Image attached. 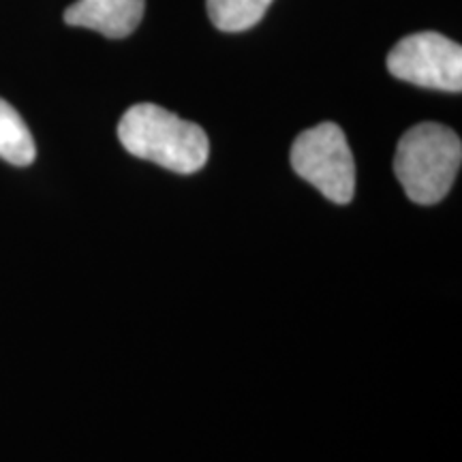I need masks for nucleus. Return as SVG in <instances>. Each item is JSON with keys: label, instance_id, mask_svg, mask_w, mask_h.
Wrapping results in <instances>:
<instances>
[{"label": "nucleus", "instance_id": "f257e3e1", "mask_svg": "<svg viewBox=\"0 0 462 462\" xmlns=\"http://www.w3.org/2000/svg\"><path fill=\"white\" fill-rule=\"evenodd\" d=\"M126 152L176 173H195L206 165L210 142L199 125L182 120L154 103H137L118 123Z\"/></svg>", "mask_w": 462, "mask_h": 462}, {"label": "nucleus", "instance_id": "f03ea898", "mask_svg": "<svg viewBox=\"0 0 462 462\" xmlns=\"http://www.w3.org/2000/svg\"><path fill=\"white\" fill-rule=\"evenodd\" d=\"M462 163V142L446 125L421 123L401 137L394 171L407 198L420 206L441 201Z\"/></svg>", "mask_w": 462, "mask_h": 462}, {"label": "nucleus", "instance_id": "7ed1b4c3", "mask_svg": "<svg viewBox=\"0 0 462 462\" xmlns=\"http://www.w3.org/2000/svg\"><path fill=\"white\" fill-rule=\"evenodd\" d=\"M291 167L334 204H349L356 193V163L343 129L321 123L300 133L291 146Z\"/></svg>", "mask_w": 462, "mask_h": 462}, {"label": "nucleus", "instance_id": "20e7f679", "mask_svg": "<svg viewBox=\"0 0 462 462\" xmlns=\"http://www.w3.org/2000/svg\"><path fill=\"white\" fill-rule=\"evenodd\" d=\"M388 71L421 88L462 90V48L439 32H413L388 54Z\"/></svg>", "mask_w": 462, "mask_h": 462}, {"label": "nucleus", "instance_id": "39448f33", "mask_svg": "<svg viewBox=\"0 0 462 462\" xmlns=\"http://www.w3.org/2000/svg\"><path fill=\"white\" fill-rule=\"evenodd\" d=\"M143 11L146 0H78L65 11V22L107 39H125L140 26Z\"/></svg>", "mask_w": 462, "mask_h": 462}, {"label": "nucleus", "instance_id": "423d86ee", "mask_svg": "<svg viewBox=\"0 0 462 462\" xmlns=\"http://www.w3.org/2000/svg\"><path fill=\"white\" fill-rule=\"evenodd\" d=\"M37 157V146L22 116L0 99V159L11 165L26 167Z\"/></svg>", "mask_w": 462, "mask_h": 462}, {"label": "nucleus", "instance_id": "0eeeda50", "mask_svg": "<svg viewBox=\"0 0 462 462\" xmlns=\"http://www.w3.org/2000/svg\"><path fill=\"white\" fill-rule=\"evenodd\" d=\"M273 0H208L210 22L223 32H242L257 24Z\"/></svg>", "mask_w": 462, "mask_h": 462}]
</instances>
